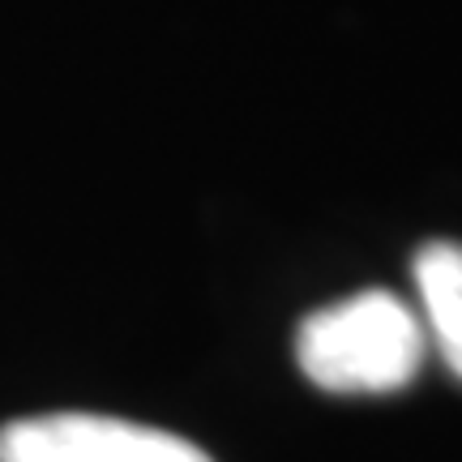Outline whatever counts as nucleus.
<instances>
[{"mask_svg": "<svg viewBox=\"0 0 462 462\" xmlns=\"http://www.w3.org/2000/svg\"><path fill=\"white\" fill-rule=\"evenodd\" d=\"M424 321L394 291H356L300 321V373L330 394H390L420 373Z\"/></svg>", "mask_w": 462, "mask_h": 462, "instance_id": "nucleus-1", "label": "nucleus"}, {"mask_svg": "<svg viewBox=\"0 0 462 462\" xmlns=\"http://www.w3.org/2000/svg\"><path fill=\"white\" fill-rule=\"evenodd\" d=\"M0 462H210V454L163 429L90 411H51L5 424Z\"/></svg>", "mask_w": 462, "mask_h": 462, "instance_id": "nucleus-2", "label": "nucleus"}, {"mask_svg": "<svg viewBox=\"0 0 462 462\" xmlns=\"http://www.w3.org/2000/svg\"><path fill=\"white\" fill-rule=\"evenodd\" d=\"M415 291L424 304V334L432 338L437 356L462 381V245L429 240L411 262Z\"/></svg>", "mask_w": 462, "mask_h": 462, "instance_id": "nucleus-3", "label": "nucleus"}]
</instances>
